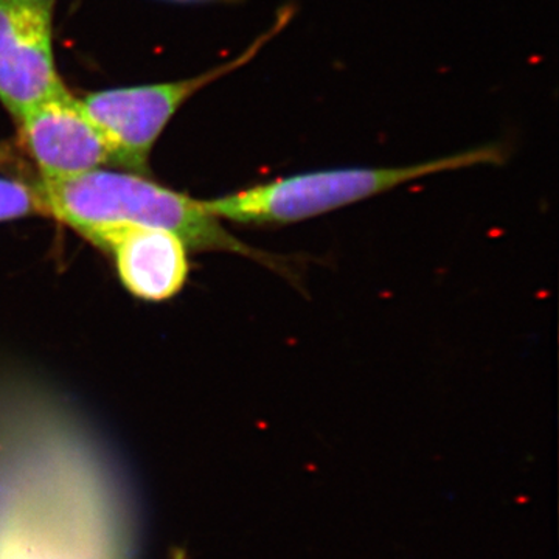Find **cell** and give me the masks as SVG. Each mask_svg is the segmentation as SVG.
Here are the masks:
<instances>
[{
  "label": "cell",
  "instance_id": "cell-1",
  "mask_svg": "<svg viewBox=\"0 0 559 559\" xmlns=\"http://www.w3.org/2000/svg\"><path fill=\"white\" fill-rule=\"evenodd\" d=\"M44 213L81 237L114 227H151L171 231L194 250H219L250 257L290 277L289 261L252 248L210 215L201 200H193L130 171L98 170L76 178L38 180Z\"/></svg>",
  "mask_w": 559,
  "mask_h": 559
},
{
  "label": "cell",
  "instance_id": "cell-2",
  "mask_svg": "<svg viewBox=\"0 0 559 559\" xmlns=\"http://www.w3.org/2000/svg\"><path fill=\"white\" fill-rule=\"evenodd\" d=\"M506 150L499 143H491L411 167H355L300 173L235 191L216 200L202 201V205L210 215L221 221L285 226L369 200L436 173L503 164L507 160Z\"/></svg>",
  "mask_w": 559,
  "mask_h": 559
},
{
  "label": "cell",
  "instance_id": "cell-3",
  "mask_svg": "<svg viewBox=\"0 0 559 559\" xmlns=\"http://www.w3.org/2000/svg\"><path fill=\"white\" fill-rule=\"evenodd\" d=\"M290 17L293 10L286 7L278 14L274 27L266 35L260 36L237 61L197 79L120 87L86 95L81 103L108 142L114 165L135 175L148 173L151 150L180 106L205 84L252 60L267 40L277 36L289 24Z\"/></svg>",
  "mask_w": 559,
  "mask_h": 559
},
{
  "label": "cell",
  "instance_id": "cell-4",
  "mask_svg": "<svg viewBox=\"0 0 559 559\" xmlns=\"http://www.w3.org/2000/svg\"><path fill=\"white\" fill-rule=\"evenodd\" d=\"M55 0H0V102L14 120L66 90L53 57Z\"/></svg>",
  "mask_w": 559,
  "mask_h": 559
},
{
  "label": "cell",
  "instance_id": "cell-5",
  "mask_svg": "<svg viewBox=\"0 0 559 559\" xmlns=\"http://www.w3.org/2000/svg\"><path fill=\"white\" fill-rule=\"evenodd\" d=\"M16 123L40 180L76 178L114 165L102 131L69 91L39 103Z\"/></svg>",
  "mask_w": 559,
  "mask_h": 559
},
{
  "label": "cell",
  "instance_id": "cell-6",
  "mask_svg": "<svg viewBox=\"0 0 559 559\" xmlns=\"http://www.w3.org/2000/svg\"><path fill=\"white\" fill-rule=\"evenodd\" d=\"M86 240L112 255L121 283L139 299H171L189 277V249L171 231L114 227L95 231Z\"/></svg>",
  "mask_w": 559,
  "mask_h": 559
},
{
  "label": "cell",
  "instance_id": "cell-7",
  "mask_svg": "<svg viewBox=\"0 0 559 559\" xmlns=\"http://www.w3.org/2000/svg\"><path fill=\"white\" fill-rule=\"evenodd\" d=\"M31 215H46L36 183L0 176V223Z\"/></svg>",
  "mask_w": 559,
  "mask_h": 559
}]
</instances>
